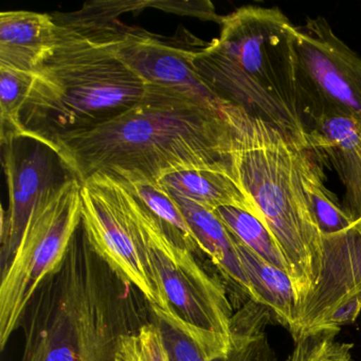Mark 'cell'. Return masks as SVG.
<instances>
[{
  "mask_svg": "<svg viewBox=\"0 0 361 361\" xmlns=\"http://www.w3.org/2000/svg\"><path fill=\"white\" fill-rule=\"evenodd\" d=\"M231 107L147 85L143 98L126 113L56 139L50 149L81 183L94 174L124 185L158 183L171 173L230 166Z\"/></svg>",
  "mask_w": 361,
  "mask_h": 361,
  "instance_id": "cell-1",
  "label": "cell"
},
{
  "mask_svg": "<svg viewBox=\"0 0 361 361\" xmlns=\"http://www.w3.org/2000/svg\"><path fill=\"white\" fill-rule=\"evenodd\" d=\"M145 1H106L54 18L58 43L33 73L23 124L26 139L51 147L56 139L85 132L132 109L145 83L117 54L124 12Z\"/></svg>",
  "mask_w": 361,
  "mask_h": 361,
  "instance_id": "cell-2",
  "label": "cell"
},
{
  "mask_svg": "<svg viewBox=\"0 0 361 361\" xmlns=\"http://www.w3.org/2000/svg\"><path fill=\"white\" fill-rule=\"evenodd\" d=\"M221 35L197 47L196 71L215 96L312 151L316 101L300 67L293 25L279 8L247 6L223 16Z\"/></svg>",
  "mask_w": 361,
  "mask_h": 361,
  "instance_id": "cell-3",
  "label": "cell"
},
{
  "mask_svg": "<svg viewBox=\"0 0 361 361\" xmlns=\"http://www.w3.org/2000/svg\"><path fill=\"white\" fill-rule=\"evenodd\" d=\"M133 288L94 252L81 223L25 312L20 361H116L121 338L142 325Z\"/></svg>",
  "mask_w": 361,
  "mask_h": 361,
  "instance_id": "cell-4",
  "label": "cell"
},
{
  "mask_svg": "<svg viewBox=\"0 0 361 361\" xmlns=\"http://www.w3.org/2000/svg\"><path fill=\"white\" fill-rule=\"evenodd\" d=\"M231 116L232 174L286 259L299 310L323 269V236L302 185L300 156L305 149L233 105Z\"/></svg>",
  "mask_w": 361,
  "mask_h": 361,
  "instance_id": "cell-5",
  "label": "cell"
},
{
  "mask_svg": "<svg viewBox=\"0 0 361 361\" xmlns=\"http://www.w3.org/2000/svg\"><path fill=\"white\" fill-rule=\"evenodd\" d=\"M82 185L66 177L44 192L29 216L22 240L0 285V348L22 324L42 283L64 261L82 223Z\"/></svg>",
  "mask_w": 361,
  "mask_h": 361,
  "instance_id": "cell-6",
  "label": "cell"
},
{
  "mask_svg": "<svg viewBox=\"0 0 361 361\" xmlns=\"http://www.w3.org/2000/svg\"><path fill=\"white\" fill-rule=\"evenodd\" d=\"M132 208L154 274L171 308L189 324L231 342L233 312L225 285L202 267L193 252L177 244L133 193Z\"/></svg>",
  "mask_w": 361,
  "mask_h": 361,
  "instance_id": "cell-7",
  "label": "cell"
},
{
  "mask_svg": "<svg viewBox=\"0 0 361 361\" xmlns=\"http://www.w3.org/2000/svg\"><path fill=\"white\" fill-rule=\"evenodd\" d=\"M81 185L82 226L94 252L151 307L171 308L141 240L130 190L103 174Z\"/></svg>",
  "mask_w": 361,
  "mask_h": 361,
  "instance_id": "cell-8",
  "label": "cell"
},
{
  "mask_svg": "<svg viewBox=\"0 0 361 361\" xmlns=\"http://www.w3.org/2000/svg\"><path fill=\"white\" fill-rule=\"evenodd\" d=\"M300 67L323 111L350 116L361 124V58L334 33L325 18L293 27Z\"/></svg>",
  "mask_w": 361,
  "mask_h": 361,
  "instance_id": "cell-9",
  "label": "cell"
},
{
  "mask_svg": "<svg viewBox=\"0 0 361 361\" xmlns=\"http://www.w3.org/2000/svg\"><path fill=\"white\" fill-rule=\"evenodd\" d=\"M193 49L149 31L124 26L117 54L145 85L177 90L207 101H221L196 71ZM223 101V100H221Z\"/></svg>",
  "mask_w": 361,
  "mask_h": 361,
  "instance_id": "cell-10",
  "label": "cell"
},
{
  "mask_svg": "<svg viewBox=\"0 0 361 361\" xmlns=\"http://www.w3.org/2000/svg\"><path fill=\"white\" fill-rule=\"evenodd\" d=\"M37 142V141H35ZM4 168L9 188V210L1 212V266L7 269L22 240L29 216L54 180V151L37 142L29 153H20L16 141L1 145Z\"/></svg>",
  "mask_w": 361,
  "mask_h": 361,
  "instance_id": "cell-11",
  "label": "cell"
},
{
  "mask_svg": "<svg viewBox=\"0 0 361 361\" xmlns=\"http://www.w3.org/2000/svg\"><path fill=\"white\" fill-rule=\"evenodd\" d=\"M59 28L54 16L30 11L0 14V67L33 73L54 54Z\"/></svg>",
  "mask_w": 361,
  "mask_h": 361,
  "instance_id": "cell-12",
  "label": "cell"
},
{
  "mask_svg": "<svg viewBox=\"0 0 361 361\" xmlns=\"http://www.w3.org/2000/svg\"><path fill=\"white\" fill-rule=\"evenodd\" d=\"M172 195V194H171ZM183 211L194 236L204 255L210 257L235 295L252 300V293L231 232L214 211L193 200L172 195Z\"/></svg>",
  "mask_w": 361,
  "mask_h": 361,
  "instance_id": "cell-13",
  "label": "cell"
},
{
  "mask_svg": "<svg viewBox=\"0 0 361 361\" xmlns=\"http://www.w3.org/2000/svg\"><path fill=\"white\" fill-rule=\"evenodd\" d=\"M158 185L172 195L193 200L209 210L233 207L257 217L255 208L234 179L230 166L171 173L162 177Z\"/></svg>",
  "mask_w": 361,
  "mask_h": 361,
  "instance_id": "cell-14",
  "label": "cell"
},
{
  "mask_svg": "<svg viewBox=\"0 0 361 361\" xmlns=\"http://www.w3.org/2000/svg\"><path fill=\"white\" fill-rule=\"evenodd\" d=\"M233 238L253 301L265 306L274 323L286 327L293 336L297 329L298 304L290 276L285 270L255 255L235 236Z\"/></svg>",
  "mask_w": 361,
  "mask_h": 361,
  "instance_id": "cell-15",
  "label": "cell"
},
{
  "mask_svg": "<svg viewBox=\"0 0 361 361\" xmlns=\"http://www.w3.org/2000/svg\"><path fill=\"white\" fill-rule=\"evenodd\" d=\"M151 310L169 360L221 361L229 354L232 343L221 336L189 324L172 308L152 306Z\"/></svg>",
  "mask_w": 361,
  "mask_h": 361,
  "instance_id": "cell-16",
  "label": "cell"
},
{
  "mask_svg": "<svg viewBox=\"0 0 361 361\" xmlns=\"http://www.w3.org/2000/svg\"><path fill=\"white\" fill-rule=\"evenodd\" d=\"M318 154L302 149L300 156L302 185L310 210L322 235L348 229L354 221L336 196L325 187V175L317 160Z\"/></svg>",
  "mask_w": 361,
  "mask_h": 361,
  "instance_id": "cell-17",
  "label": "cell"
},
{
  "mask_svg": "<svg viewBox=\"0 0 361 361\" xmlns=\"http://www.w3.org/2000/svg\"><path fill=\"white\" fill-rule=\"evenodd\" d=\"M308 142L312 151L324 154L334 166L361 147V124L344 114L323 111L312 121Z\"/></svg>",
  "mask_w": 361,
  "mask_h": 361,
  "instance_id": "cell-18",
  "label": "cell"
},
{
  "mask_svg": "<svg viewBox=\"0 0 361 361\" xmlns=\"http://www.w3.org/2000/svg\"><path fill=\"white\" fill-rule=\"evenodd\" d=\"M128 188L159 221L169 235L181 246L189 249L194 255L200 257L202 252L183 215L174 198L158 183L136 181L122 183Z\"/></svg>",
  "mask_w": 361,
  "mask_h": 361,
  "instance_id": "cell-19",
  "label": "cell"
},
{
  "mask_svg": "<svg viewBox=\"0 0 361 361\" xmlns=\"http://www.w3.org/2000/svg\"><path fill=\"white\" fill-rule=\"evenodd\" d=\"M214 212L226 228L247 248L288 274V266L280 247L259 219L233 207H221Z\"/></svg>",
  "mask_w": 361,
  "mask_h": 361,
  "instance_id": "cell-20",
  "label": "cell"
},
{
  "mask_svg": "<svg viewBox=\"0 0 361 361\" xmlns=\"http://www.w3.org/2000/svg\"><path fill=\"white\" fill-rule=\"evenodd\" d=\"M32 83L33 73L0 67L1 145L26 139L22 116Z\"/></svg>",
  "mask_w": 361,
  "mask_h": 361,
  "instance_id": "cell-21",
  "label": "cell"
},
{
  "mask_svg": "<svg viewBox=\"0 0 361 361\" xmlns=\"http://www.w3.org/2000/svg\"><path fill=\"white\" fill-rule=\"evenodd\" d=\"M116 361H170L155 321H147L121 338Z\"/></svg>",
  "mask_w": 361,
  "mask_h": 361,
  "instance_id": "cell-22",
  "label": "cell"
},
{
  "mask_svg": "<svg viewBox=\"0 0 361 361\" xmlns=\"http://www.w3.org/2000/svg\"><path fill=\"white\" fill-rule=\"evenodd\" d=\"M344 188L343 208L353 221L361 217V147L334 164Z\"/></svg>",
  "mask_w": 361,
  "mask_h": 361,
  "instance_id": "cell-23",
  "label": "cell"
},
{
  "mask_svg": "<svg viewBox=\"0 0 361 361\" xmlns=\"http://www.w3.org/2000/svg\"><path fill=\"white\" fill-rule=\"evenodd\" d=\"M340 329H321L303 334L295 340V348L288 361H329Z\"/></svg>",
  "mask_w": 361,
  "mask_h": 361,
  "instance_id": "cell-24",
  "label": "cell"
},
{
  "mask_svg": "<svg viewBox=\"0 0 361 361\" xmlns=\"http://www.w3.org/2000/svg\"><path fill=\"white\" fill-rule=\"evenodd\" d=\"M361 312V293L353 295L348 301L338 306L331 316L321 325L320 329H340L344 325L350 324L356 320Z\"/></svg>",
  "mask_w": 361,
  "mask_h": 361,
  "instance_id": "cell-25",
  "label": "cell"
},
{
  "mask_svg": "<svg viewBox=\"0 0 361 361\" xmlns=\"http://www.w3.org/2000/svg\"><path fill=\"white\" fill-rule=\"evenodd\" d=\"M352 348L353 344L337 342V345H336L329 361H353L352 355H350Z\"/></svg>",
  "mask_w": 361,
  "mask_h": 361,
  "instance_id": "cell-26",
  "label": "cell"
},
{
  "mask_svg": "<svg viewBox=\"0 0 361 361\" xmlns=\"http://www.w3.org/2000/svg\"><path fill=\"white\" fill-rule=\"evenodd\" d=\"M352 227L361 235V217L353 223Z\"/></svg>",
  "mask_w": 361,
  "mask_h": 361,
  "instance_id": "cell-27",
  "label": "cell"
}]
</instances>
